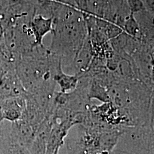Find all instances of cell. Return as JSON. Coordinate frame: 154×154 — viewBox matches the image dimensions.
Masks as SVG:
<instances>
[{"label": "cell", "mask_w": 154, "mask_h": 154, "mask_svg": "<svg viewBox=\"0 0 154 154\" xmlns=\"http://www.w3.org/2000/svg\"><path fill=\"white\" fill-rule=\"evenodd\" d=\"M17 59L6 45L2 34L0 36V66L6 71L14 69Z\"/></svg>", "instance_id": "obj_5"}, {"label": "cell", "mask_w": 154, "mask_h": 154, "mask_svg": "<svg viewBox=\"0 0 154 154\" xmlns=\"http://www.w3.org/2000/svg\"><path fill=\"white\" fill-rule=\"evenodd\" d=\"M26 97H12L0 101L5 120L13 122L21 118L26 107Z\"/></svg>", "instance_id": "obj_4"}, {"label": "cell", "mask_w": 154, "mask_h": 154, "mask_svg": "<svg viewBox=\"0 0 154 154\" xmlns=\"http://www.w3.org/2000/svg\"><path fill=\"white\" fill-rule=\"evenodd\" d=\"M33 130L29 123L21 118L11 122V142L30 149L34 140Z\"/></svg>", "instance_id": "obj_2"}, {"label": "cell", "mask_w": 154, "mask_h": 154, "mask_svg": "<svg viewBox=\"0 0 154 154\" xmlns=\"http://www.w3.org/2000/svg\"><path fill=\"white\" fill-rule=\"evenodd\" d=\"M6 72V70H5L2 67H1L0 66V81H1L2 78L3 77V75H4V74Z\"/></svg>", "instance_id": "obj_8"}, {"label": "cell", "mask_w": 154, "mask_h": 154, "mask_svg": "<svg viewBox=\"0 0 154 154\" xmlns=\"http://www.w3.org/2000/svg\"><path fill=\"white\" fill-rule=\"evenodd\" d=\"M26 94L15 69L6 71L0 81V101L12 97L26 96Z\"/></svg>", "instance_id": "obj_1"}, {"label": "cell", "mask_w": 154, "mask_h": 154, "mask_svg": "<svg viewBox=\"0 0 154 154\" xmlns=\"http://www.w3.org/2000/svg\"><path fill=\"white\" fill-rule=\"evenodd\" d=\"M2 34V32L1 31V30H0V36H1Z\"/></svg>", "instance_id": "obj_10"}, {"label": "cell", "mask_w": 154, "mask_h": 154, "mask_svg": "<svg viewBox=\"0 0 154 154\" xmlns=\"http://www.w3.org/2000/svg\"><path fill=\"white\" fill-rule=\"evenodd\" d=\"M4 154H30V150L18 144L11 142L6 148Z\"/></svg>", "instance_id": "obj_6"}, {"label": "cell", "mask_w": 154, "mask_h": 154, "mask_svg": "<svg viewBox=\"0 0 154 154\" xmlns=\"http://www.w3.org/2000/svg\"><path fill=\"white\" fill-rule=\"evenodd\" d=\"M53 17H45L42 14H35L30 23V30L33 38V48L43 46L42 41L46 34L53 33Z\"/></svg>", "instance_id": "obj_3"}, {"label": "cell", "mask_w": 154, "mask_h": 154, "mask_svg": "<svg viewBox=\"0 0 154 154\" xmlns=\"http://www.w3.org/2000/svg\"><path fill=\"white\" fill-rule=\"evenodd\" d=\"M4 119V116H3V113H2V111L1 109V107L0 106V123L3 121Z\"/></svg>", "instance_id": "obj_9"}, {"label": "cell", "mask_w": 154, "mask_h": 154, "mask_svg": "<svg viewBox=\"0 0 154 154\" xmlns=\"http://www.w3.org/2000/svg\"><path fill=\"white\" fill-rule=\"evenodd\" d=\"M128 2L132 11H138L143 9V3L140 0H128Z\"/></svg>", "instance_id": "obj_7"}]
</instances>
